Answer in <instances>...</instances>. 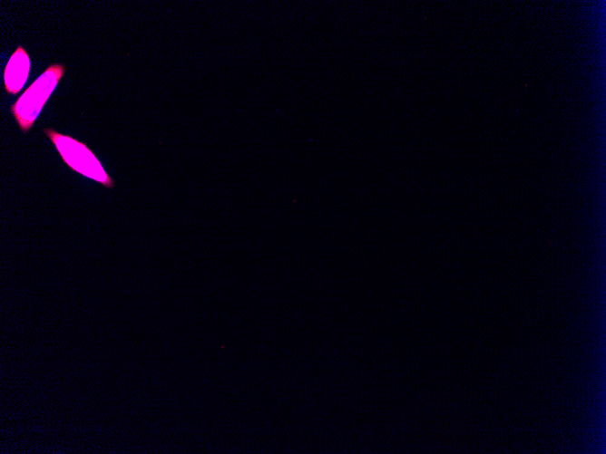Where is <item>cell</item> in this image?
Segmentation results:
<instances>
[{
	"mask_svg": "<svg viewBox=\"0 0 606 454\" xmlns=\"http://www.w3.org/2000/svg\"><path fill=\"white\" fill-rule=\"evenodd\" d=\"M65 71L64 63L50 64L10 106V111L23 132L30 131Z\"/></svg>",
	"mask_w": 606,
	"mask_h": 454,
	"instance_id": "obj_1",
	"label": "cell"
},
{
	"mask_svg": "<svg viewBox=\"0 0 606 454\" xmlns=\"http://www.w3.org/2000/svg\"><path fill=\"white\" fill-rule=\"evenodd\" d=\"M44 133L54 144L63 162L70 169L107 188L114 187V180L84 142L53 128H44Z\"/></svg>",
	"mask_w": 606,
	"mask_h": 454,
	"instance_id": "obj_2",
	"label": "cell"
},
{
	"mask_svg": "<svg viewBox=\"0 0 606 454\" xmlns=\"http://www.w3.org/2000/svg\"><path fill=\"white\" fill-rule=\"evenodd\" d=\"M30 67L27 51L18 45L4 69V86L7 93L15 96L20 92L28 79Z\"/></svg>",
	"mask_w": 606,
	"mask_h": 454,
	"instance_id": "obj_3",
	"label": "cell"
}]
</instances>
